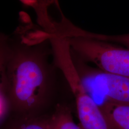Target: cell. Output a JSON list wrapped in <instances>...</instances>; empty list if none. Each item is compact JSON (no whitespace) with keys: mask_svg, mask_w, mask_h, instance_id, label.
Here are the masks:
<instances>
[{"mask_svg":"<svg viewBox=\"0 0 129 129\" xmlns=\"http://www.w3.org/2000/svg\"><path fill=\"white\" fill-rule=\"evenodd\" d=\"M26 23L17 29L15 37H8L6 62L10 107L23 113H32L45 103L52 75L42 46L48 34Z\"/></svg>","mask_w":129,"mask_h":129,"instance_id":"cell-1","label":"cell"},{"mask_svg":"<svg viewBox=\"0 0 129 129\" xmlns=\"http://www.w3.org/2000/svg\"><path fill=\"white\" fill-rule=\"evenodd\" d=\"M64 38L70 49L84 61L103 71L129 78V49L82 36Z\"/></svg>","mask_w":129,"mask_h":129,"instance_id":"cell-2","label":"cell"},{"mask_svg":"<svg viewBox=\"0 0 129 129\" xmlns=\"http://www.w3.org/2000/svg\"><path fill=\"white\" fill-rule=\"evenodd\" d=\"M81 67H76L83 87L89 94L103 97L104 102L129 104V78Z\"/></svg>","mask_w":129,"mask_h":129,"instance_id":"cell-3","label":"cell"},{"mask_svg":"<svg viewBox=\"0 0 129 129\" xmlns=\"http://www.w3.org/2000/svg\"><path fill=\"white\" fill-rule=\"evenodd\" d=\"M64 76L75 97L78 119L81 128L109 129L99 105L85 90L77 70Z\"/></svg>","mask_w":129,"mask_h":129,"instance_id":"cell-4","label":"cell"},{"mask_svg":"<svg viewBox=\"0 0 129 129\" xmlns=\"http://www.w3.org/2000/svg\"><path fill=\"white\" fill-rule=\"evenodd\" d=\"M99 107L109 129H129V104L104 102Z\"/></svg>","mask_w":129,"mask_h":129,"instance_id":"cell-5","label":"cell"},{"mask_svg":"<svg viewBox=\"0 0 129 129\" xmlns=\"http://www.w3.org/2000/svg\"><path fill=\"white\" fill-rule=\"evenodd\" d=\"M8 36L0 33V118L10 107L6 74V53Z\"/></svg>","mask_w":129,"mask_h":129,"instance_id":"cell-6","label":"cell"},{"mask_svg":"<svg viewBox=\"0 0 129 129\" xmlns=\"http://www.w3.org/2000/svg\"><path fill=\"white\" fill-rule=\"evenodd\" d=\"M47 123L48 129H82L74 122L69 109L65 106H57Z\"/></svg>","mask_w":129,"mask_h":129,"instance_id":"cell-7","label":"cell"},{"mask_svg":"<svg viewBox=\"0 0 129 129\" xmlns=\"http://www.w3.org/2000/svg\"><path fill=\"white\" fill-rule=\"evenodd\" d=\"M95 39L105 42H112L123 45L129 49V34L119 36H105L100 34H95Z\"/></svg>","mask_w":129,"mask_h":129,"instance_id":"cell-8","label":"cell"},{"mask_svg":"<svg viewBox=\"0 0 129 129\" xmlns=\"http://www.w3.org/2000/svg\"><path fill=\"white\" fill-rule=\"evenodd\" d=\"M13 129H48L47 120H27L16 125Z\"/></svg>","mask_w":129,"mask_h":129,"instance_id":"cell-9","label":"cell"}]
</instances>
